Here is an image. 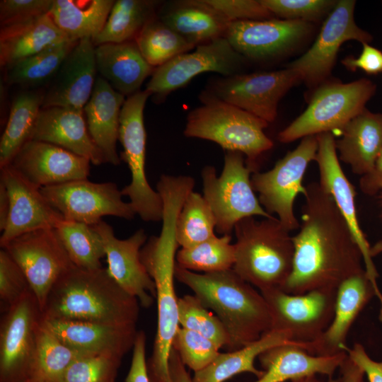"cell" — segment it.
<instances>
[{"mask_svg": "<svg viewBox=\"0 0 382 382\" xmlns=\"http://www.w3.org/2000/svg\"><path fill=\"white\" fill-rule=\"evenodd\" d=\"M161 1L116 0L100 34L93 40L95 46L134 40L143 28L156 18Z\"/></svg>", "mask_w": 382, "mask_h": 382, "instance_id": "cell-36", "label": "cell"}, {"mask_svg": "<svg viewBox=\"0 0 382 382\" xmlns=\"http://www.w3.org/2000/svg\"><path fill=\"white\" fill-rule=\"evenodd\" d=\"M230 23L273 18L260 0H204Z\"/></svg>", "mask_w": 382, "mask_h": 382, "instance_id": "cell-48", "label": "cell"}, {"mask_svg": "<svg viewBox=\"0 0 382 382\" xmlns=\"http://www.w3.org/2000/svg\"><path fill=\"white\" fill-rule=\"evenodd\" d=\"M313 31L312 23L273 18L232 22L225 37L246 59L265 62L290 53Z\"/></svg>", "mask_w": 382, "mask_h": 382, "instance_id": "cell-18", "label": "cell"}, {"mask_svg": "<svg viewBox=\"0 0 382 382\" xmlns=\"http://www.w3.org/2000/svg\"><path fill=\"white\" fill-rule=\"evenodd\" d=\"M272 316V330L289 332L291 340L309 343L317 340L333 318L337 289H319L301 294L281 289L260 291Z\"/></svg>", "mask_w": 382, "mask_h": 382, "instance_id": "cell-15", "label": "cell"}, {"mask_svg": "<svg viewBox=\"0 0 382 382\" xmlns=\"http://www.w3.org/2000/svg\"><path fill=\"white\" fill-rule=\"evenodd\" d=\"M10 212V197L3 182L0 180V230L6 227Z\"/></svg>", "mask_w": 382, "mask_h": 382, "instance_id": "cell-56", "label": "cell"}, {"mask_svg": "<svg viewBox=\"0 0 382 382\" xmlns=\"http://www.w3.org/2000/svg\"><path fill=\"white\" fill-rule=\"evenodd\" d=\"M308 345L285 344L262 352L258 359L263 375L253 382H284L303 377L323 374L330 382H335V371L347 357V352L332 356H317L308 353Z\"/></svg>", "mask_w": 382, "mask_h": 382, "instance_id": "cell-27", "label": "cell"}, {"mask_svg": "<svg viewBox=\"0 0 382 382\" xmlns=\"http://www.w3.org/2000/svg\"><path fill=\"white\" fill-rule=\"evenodd\" d=\"M53 0L0 1L1 27L23 22L48 14Z\"/></svg>", "mask_w": 382, "mask_h": 382, "instance_id": "cell-49", "label": "cell"}, {"mask_svg": "<svg viewBox=\"0 0 382 382\" xmlns=\"http://www.w3.org/2000/svg\"><path fill=\"white\" fill-rule=\"evenodd\" d=\"M355 5L354 0L337 1L312 46L286 66L296 71L311 91L329 80L343 43L348 40L361 44L371 42L372 35L354 21Z\"/></svg>", "mask_w": 382, "mask_h": 382, "instance_id": "cell-13", "label": "cell"}, {"mask_svg": "<svg viewBox=\"0 0 382 382\" xmlns=\"http://www.w3.org/2000/svg\"><path fill=\"white\" fill-rule=\"evenodd\" d=\"M140 303L122 289L107 268L73 267L53 286L42 318L98 323L137 325Z\"/></svg>", "mask_w": 382, "mask_h": 382, "instance_id": "cell-4", "label": "cell"}, {"mask_svg": "<svg viewBox=\"0 0 382 382\" xmlns=\"http://www.w3.org/2000/svg\"><path fill=\"white\" fill-rule=\"evenodd\" d=\"M71 40L49 14L1 27L0 66L3 69L54 45Z\"/></svg>", "mask_w": 382, "mask_h": 382, "instance_id": "cell-31", "label": "cell"}, {"mask_svg": "<svg viewBox=\"0 0 382 382\" xmlns=\"http://www.w3.org/2000/svg\"><path fill=\"white\" fill-rule=\"evenodd\" d=\"M122 358L112 354L83 355L68 367L61 382H115Z\"/></svg>", "mask_w": 382, "mask_h": 382, "instance_id": "cell-44", "label": "cell"}, {"mask_svg": "<svg viewBox=\"0 0 382 382\" xmlns=\"http://www.w3.org/2000/svg\"><path fill=\"white\" fill-rule=\"evenodd\" d=\"M95 56L100 76L126 98L140 91L155 69L145 60L135 40L96 46Z\"/></svg>", "mask_w": 382, "mask_h": 382, "instance_id": "cell-29", "label": "cell"}, {"mask_svg": "<svg viewBox=\"0 0 382 382\" xmlns=\"http://www.w3.org/2000/svg\"><path fill=\"white\" fill-rule=\"evenodd\" d=\"M236 241L233 270L263 291L281 289L293 267L294 246L289 231L274 216L239 221L234 227Z\"/></svg>", "mask_w": 382, "mask_h": 382, "instance_id": "cell-5", "label": "cell"}, {"mask_svg": "<svg viewBox=\"0 0 382 382\" xmlns=\"http://www.w3.org/2000/svg\"><path fill=\"white\" fill-rule=\"evenodd\" d=\"M21 382H50V381L36 379V378H27L25 380L22 381Z\"/></svg>", "mask_w": 382, "mask_h": 382, "instance_id": "cell-59", "label": "cell"}, {"mask_svg": "<svg viewBox=\"0 0 382 382\" xmlns=\"http://www.w3.org/2000/svg\"><path fill=\"white\" fill-rule=\"evenodd\" d=\"M231 235L214 236L190 248H181L176 254V264L184 269L212 273L232 269L235 246Z\"/></svg>", "mask_w": 382, "mask_h": 382, "instance_id": "cell-41", "label": "cell"}, {"mask_svg": "<svg viewBox=\"0 0 382 382\" xmlns=\"http://www.w3.org/2000/svg\"><path fill=\"white\" fill-rule=\"evenodd\" d=\"M318 148L317 135L307 136L266 172H255L251 183L267 213L275 214L281 224L291 231L300 224L294 214L296 196L303 194L302 181L309 163L315 160Z\"/></svg>", "mask_w": 382, "mask_h": 382, "instance_id": "cell-10", "label": "cell"}, {"mask_svg": "<svg viewBox=\"0 0 382 382\" xmlns=\"http://www.w3.org/2000/svg\"><path fill=\"white\" fill-rule=\"evenodd\" d=\"M340 382H365L364 371L347 355L340 367Z\"/></svg>", "mask_w": 382, "mask_h": 382, "instance_id": "cell-55", "label": "cell"}, {"mask_svg": "<svg viewBox=\"0 0 382 382\" xmlns=\"http://www.w3.org/2000/svg\"><path fill=\"white\" fill-rule=\"evenodd\" d=\"M125 96L104 79L97 76L91 96L83 108L89 134L103 155L105 163H120L117 152L120 117Z\"/></svg>", "mask_w": 382, "mask_h": 382, "instance_id": "cell-28", "label": "cell"}, {"mask_svg": "<svg viewBox=\"0 0 382 382\" xmlns=\"http://www.w3.org/2000/svg\"><path fill=\"white\" fill-rule=\"evenodd\" d=\"M151 94L146 91L126 98L120 112L119 138L123 151L120 160L130 170L131 182L121 190L128 197L136 214L145 221H159L163 217V201L159 192L148 183L146 171V134L144 122L146 102Z\"/></svg>", "mask_w": 382, "mask_h": 382, "instance_id": "cell-9", "label": "cell"}, {"mask_svg": "<svg viewBox=\"0 0 382 382\" xmlns=\"http://www.w3.org/2000/svg\"><path fill=\"white\" fill-rule=\"evenodd\" d=\"M42 325L65 344L86 354L124 357L133 349L137 325H115L76 320L43 318Z\"/></svg>", "mask_w": 382, "mask_h": 382, "instance_id": "cell-24", "label": "cell"}, {"mask_svg": "<svg viewBox=\"0 0 382 382\" xmlns=\"http://www.w3.org/2000/svg\"><path fill=\"white\" fill-rule=\"evenodd\" d=\"M0 180L10 197L9 216L0 237L1 248L22 234L40 228H55L64 219L47 202L40 189L10 164L1 168Z\"/></svg>", "mask_w": 382, "mask_h": 382, "instance_id": "cell-22", "label": "cell"}, {"mask_svg": "<svg viewBox=\"0 0 382 382\" xmlns=\"http://www.w3.org/2000/svg\"><path fill=\"white\" fill-rule=\"evenodd\" d=\"M114 0H53L48 13L71 40L96 37L108 18Z\"/></svg>", "mask_w": 382, "mask_h": 382, "instance_id": "cell-34", "label": "cell"}, {"mask_svg": "<svg viewBox=\"0 0 382 382\" xmlns=\"http://www.w3.org/2000/svg\"><path fill=\"white\" fill-rule=\"evenodd\" d=\"M50 205L66 220L93 226L105 216L132 219L136 215L130 202L122 199L117 184L93 183L88 178L40 188Z\"/></svg>", "mask_w": 382, "mask_h": 382, "instance_id": "cell-16", "label": "cell"}, {"mask_svg": "<svg viewBox=\"0 0 382 382\" xmlns=\"http://www.w3.org/2000/svg\"><path fill=\"white\" fill-rule=\"evenodd\" d=\"M382 253V241L376 242L371 247V255L373 257Z\"/></svg>", "mask_w": 382, "mask_h": 382, "instance_id": "cell-57", "label": "cell"}, {"mask_svg": "<svg viewBox=\"0 0 382 382\" xmlns=\"http://www.w3.org/2000/svg\"><path fill=\"white\" fill-rule=\"evenodd\" d=\"M146 337L143 330L138 331L133 347L130 369L125 382H150L146 361Z\"/></svg>", "mask_w": 382, "mask_h": 382, "instance_id": "cell-51", "label": "cell"}, {"mask_svg": "<svg viewBox=\"0 0 382 382\" xmlns=\"http://www.w3.org/2000/svg\"><path fill=\"white\" fill-rule=\"evenodd\" d=\"M178 320L180 327L200 334L220 348H228L230 339L224 325L195 295L178 298Z\"/></svg>", "mask_w": 382, "mask_h": 382, "instance_id": "cell-43", "label": "cell"}, {"mask_svg": "<svg viewBox=\"0 0 382 382\" xmlns=\"http://www.w3.org/2000/svg\"><path fill=\"white\" fill-rule=\"evenodd\" d=\"M300 82L297 72L286 67L213 79L204 91L270 123L277 116L280 100Z\"/></svg>", "mask_w": 382, "mask_h": 382, "instance_id": "cell-11", "label": "cell"}, {"mask_svg": "<svg viewBox=\"0 0 382 382\" xmlns=\"http://www.w3.org/2000/svg\"><path fill=\"white\" fill-rule=\"evenodd\" d=\"M1 248L23 270L42 313L53 286L75 266L55 228H40L22 234Z\"/></svg>", "mask_w": 382, "mask_h": 382, "instance_id": "cell-12", "label": "cell"}, {"mask_svg": "<svg viewBox=\"0 0 382 382\" xmlns=\"http://www.w3.org/2000/svg\"><path fill=\"white\" fill-rule=\"evenodd\" d=\"M303 195L301 224L292 236V271L281 289L291 294L337 289L365 270L361 250L332 196L319 183L307 185Z\"/></svg>", "mask_w": 382, "mask_h": 382, "instance_id": "cell-1", "label": "cell"}, {"mask_svg": "<svg viewBox=\"0 0 382 382\" xmlns=\"http://www.w3.org/2000/svg\"><path fill=\"white\" fill-rule=\"evenodd\" d=\"M158 192L163 201L161 231L158 236L150 237L141 250V261L155 284L158 311L156 335L147 366L150 382H170L169 357L180 327L178 298L174 286L179 246L175 226L190 190L182 183L168 181L158 186Z\"/></svg>", "mask_w": 382, "mask_h": 382, "instance_id": "cell-2", "label": "cell"}, {"mask_svg": "<svg viewBox=\"0 0 382 382\" xmlns=\"http://www.w3.org/2000/svg\"><path fill=\"white\" fill-rule=\"evenodd\" d=\"M254 171L246 164L244 155L226 151L222 171L217 176L214 166L202 170L203 196L216 221V231L231 235L235 225L250 216L272 218L261 206L251 183Z\"/></svg>", "mask_w": 382, "mask_h": 382, "instance_id": "cell-8", "label": "cell"}, {"mask_svg": "<svg viewBox=\"0 0 382 382\" xmlns=\"http://www.w3.org/2000/svg\"><path fill=\"white\" fill-rule=\"evenodd\" d=\"M216 221L203 195L190 192L187 196L176 221L175 233L178 245L190 248L214 236Z\"/></svg>", "mask_w": 382, "mask_h": 382, "instance_id": "cell-42", "label": "cell"}, {"mask_svg": "<svg viewBox=\"0 0 382 382\" xmlns=\"http://www.w3.org/2000/svg\"><path fill=\"white\" fill-rule=\"evenodd\" d=\"M93 226L104 243L110 275L122 289L137 298L141 306H151L155 284L141 259V250L147 241L145 231L140 228L129 238L119 239L105 221Z\"/></svg>", "mask_w": 382, "mask_h": 382, "instance_id": "cell-20", "label": "cell"}, {"mask_svg": "<svg viewBox=\"0 0 382 382\" xmlns=\"http://www.w3.org/2000/svg\"><path fill=\"white\" fill-rule=\"evenodd\" d=\"M84 116L83 110L74 108H42L30 139L57 145L100 165L104 158L89 134Z\"/></svg>", "mask_w": 382, "mask_h": 382, "instance_id": "cell-26", "label": "cell"}, {"mask_svg": "<svg viewBox=\"0 0 382 382\" xmlns=\"http://www.w3.org/2000/svg\"><path fill=\"white\" fill-rule=\"evenodd\" d=\"M342 64L352 71L361 69L368 74H377L382 71V52L364 43L358 57L349 56L342 60Z\"/></svg>", "mask_w": 382, "mask_h": 382, "instance_id": "cell-50", "label": "cell"}, {"mask_svg": "<svg viewBox=\"0 0 382 382\" xmlns=\"http://www.w3.org/2000/svg\"><path fill=\"white\" fill-rule=\"evenodd\" d=\"M200 106L187 116L184 135L209 140L226 151L246 156V164L254 171L256 161L273 146L264 129L268 122L202 91Z\"/></svg>", "mask_w": 382, "mask_h": 382, "instance_id": "cell-6", "label": "cell"}, {"mask_svg": "<svg viewBox=\"0 0 382 382\" xmlns=\"http://www.w3.org/2000/svg\"><path fill=\"white\" fill-rule=\"evenodd\" d=\"M341 132V139L335 141L338 158L362 176L371 170L382 151V114L365 108Z\"/></svg>", "mask_w": 382, "mask_h": 382, "instance_id": "cell-32", "label": "cell"}, {"mask_svg": "<svg viewBox=\"0 0 382 382\" xmlns=\"http://www.w3.org/2000/svg\"><path fill=\"white\" fill-rule=\"evenodd\" d=\"M95 47L91 38L78 40L47 86L42 108L83 110L97 79Z\"/></svg>", "mask_w": 382, "mask_h": 382, "instance_id": "cell-23", "label": "cell"}, {"mask_svg": "<svg viewBox=\"0 0 382 382\" xmlns=\"http://www.w3.org/2000/svg\"><path fill=\"white\" fill-rule=\"evenodd\" d=\"M376 291L364 270L345 280L337 288L335 313L326 330L309 342L307 352L317 356L346 352L349 331L364 307Z\"/></svg>", "mask_w": 382, "mask_h": 382, "instance_id": "cell-25", "label": "cell"}, {"mask_svg": "<svg viewBox=\"0 0 382 382\" xmlns=\"http://www.w3.org/2000/svg\"><path fill=\"white\" fill-rule=\"evenodd\" d=\"M291 382H322V381H320L316 377V375H313V376H308L303 377V378H298L296 380H293Z\"/></svg>", "mask_w": 382, "mask_h": 382, "instance_id": "cell-58", "label": "cell"}, {"mask_svg": "<svg viewBox=\"0 0 382 382\" xmlns=\"http://www.w3.org/2000/svg\"><path fill=\"white\" fill-rule=\"evenodd\" d=\"M170 382H193L177 352L172 348L169 357Z\"/></svg>", "mask_w": 382, "mask_h": 382, "instance_id": "cell-54", "label": "cell"}, {"mask_svg": "<svg viewBox=\"0 0 382 382\" xmlns=\"http://www.w3.org/2000/svg\"><path fill=\"white\" fill-rule=\"evenodd\" d=\"M175 277L221 320L229 336L228 351L241 349L272 330L271 313L262 294L233 269L198 273L176 264Z\"/></svg>", "mask_w": 382, "mask_h": 382, "instance_id": "cell-3", "label": "cell"}, {"mask_svg": "<svg viewBox=\"0 0 382 382\" xmlns=\"http://www.w3.org/2000/svg\"><path fill=\"white\" fill-rule=\"evenodd\" d=\"M318 148L315 158L319 170L320 186L332 197L337 207L347 221L357 243L364 260L365 271L373 284L376 296L382 300L376 284L378 274L372 260L371 246L364 234L358 221L355 190L344 173L336 149V140L332 132L317 135Z\"/></svg>", "mask_w": 382, "mask_h": 382, "instance_id": "cell-19", "label": "cell"}, {"mask_svg": "<svg viewBox=\"0 0 382 382\" xmlns=\"http://www.w3.org/2000/svg\"><path fill=\"white\" fill-rule=\"evenodd\" d=\"M285 344H303L294 342L287 331L272 330L259 340L241 349L221 353L204 369L195 372L193 382H224L239 374L248 372L260 378L264 371L255 366V360L265 351Z\"/></svg>", "mask_w": 382, "mask_h": 382, "instance_id": "cell-33", "label": "cell"}, {"mask_svg": "<svg viewBox=\"0 0 382 382\" xmlns=\"http://www.w3.org/2000/svg\"><path fill=\"white\" fill-rule=\"evenodd\" d=\"M349 357L356 363L367 376L369 382H382V361L370 358L364 347L359 343L345 349Z\"/></svg>", "mask_w": 382, "mask_h": 382, "instance_id": "cell-52", "label": "cell"}, {"mask_svg": "<svg viewBox=\"0 0 382 382\" xmlns=\"http://www.w3.org/2000/svg\"><path fill=\"white\" fill-rule=\"evenodd\" d=\"M41 316L31 289L4 311L0 325V382H21L29 377Z\"/></svg>", "mask_w": 382, "mask_h": 382, "instance_id": "cell-17", "label": "cell"}, {"mask_svg": "<svg viewBox=\"0 0 382 382\" xmlns=\"http://www.w3.org/2000/svg\"><path fill=\"white\" fill-rule=\"evenodd\" d=\"M359 187L362 192L369 196L382 190V151L371 170L361 176Z\"/></svg>", "mask_w": 382, "mask_h": 382, "instance_id": "cell-53", "label": "cell"}, {"mask_svg": "<svg viewBox=\"0 0 382 382\" xmlns=\"http://www.w3.org/2000/svg\"><path fill=\"white\" fill-rule=\"evenodd\" d=\"M375 83L367 79L349 83L328 80L311 91L306 109L278 134L282 143L342 129L361 112L374 95Z\"/></svg>", "mask_w": 382, "mask_h": 382, "instance_id": "cell-7", "label": "cell"}, {"mask_svg": "<svg viewBox=\"0 0 382 382\" xmlns=\"http://www.w3.org/2000/svg\"><path fill=\"white\" fill-rule=\"evenodd\" d=\"M157 16L195 47L225 37L231 23L204 0L168 1Z\"/></svg>", "mask_w": 382, "mask_h": 382, "instance_id": "cell-30", "label": "cell"}, {"mask_svg": "<svg viewBox=\"0 0 382 382\" xmlns=\"http://www.w3.org/2000/svg\"><path fill=\"white\" fill-rule=\"evenodd\" d=\"M83 355L86 354L65 344L40 322L36 332L34 362L28 378L61 382L68 367Z\"/></svg>", "mask_w": 382, "mask_h": 382, "instance_id": "cell-38", "label": "cell"}, {"mask_svg": "<svg viewBox=\"0 0 382 382\" xmlns=\"http://www.w3.org/2000/svg\"><path fill=\"white\" fill-rule=\"evenodd\" d=\"M30 289L21 268L3 248L0 250V300L3 311L18 301Z\"/></svg>", "mask_w": 382, "mask_h": 382, "instance_id": "cell-47", "label": "cell"}, {"mask_svg": "<svg viewBox=\"0 0 382 382\" xmlns=\"http://www.w3.org/2000/svg\"><path fill=\"white\" fill-rule=\"evenodd\" d=\"M55 229L76 267L86 270L103 267L101 259L105 256L104 243L94 226L63 219Z\"/></svg>", "mask_w": 382, "mask_h": 382, "instance_id": "cell-39", "label": "cell"}, {"mask_svg": "<svg viewBox=\"0 0 382 382\" xmlns=\"http://www.w3.org/2000/svg\"><path fill=\"white\" fill-rule=\"evenodd\" d=\"M273 15L286 20L312 23L328 15L336 5L332 0H260Z\"/></svg>", "mask_w": 382, "mask_h": 382, "instance_id": "cell-46", "label": "cell"}, {"mask_svg": "<svg viewBox=\"0 0 382 382\" xmlns=\"http://www.w3.org/2000/svg\"><path fill=\"white\" fill-rule=\"evenodd\" d=\"M91 161L57 145L30 139L10 165L38 188L88 178Z\"/></svg>", "mask_w": 382, "mask_h": 382, "instance_id": "cell-21", "label": "cell"}, {"mask_svg": "<svg viewBox=\"0 0 382 382\" xmlns=\"http://www.w3.org/2000/svg\"><path fill=\"white\" fill-rule=\"evenodd\" d=\"M77 42L68 40L54 45L5 68L4 81L23 90L40 89L47 86Z\"/></svg>", "mask_w": 382, "mask_h": 382, "instance_id": "cell-37", "label": "cell"}, {"mask_svg": "<svg viewBox=\"0 0 382 382\" xmlns=\"http://www.w3.org/2000/svg\"><path fill=\"white\" fill-rule=\"evenodd\" d=\"M172 348L178 354L183 364L195 372L211 364L220 354V347L200 334L179 327Z\"/></svg>", "mask_w": 382, "mask_h": 382, "instance_id": "cell-45", "label": "cell"}, {"mask_svg": "<svg viewBox=\"0 0 382 382\" xmlns=\"http://www.w3.org/2000/svg\"><path fill=\"white\" fill-rule=\"evenodd\" d=\"M45 90H23L13 99L0 140V168L10 164L29 140L42 108Z\"/></svg>", "mask_w": 382, "mask_h": 382, "instance_id": "cell-35", "label": "cell"}, {"mask_svg": "<svg viewBox=\"0 0 382 382\" xmlns=\"http://www.w3.org/2000/svg\"><path fill=\"white\" fill-rule=\"evenodd\" d=\"M246 61L225 37H220L197 45L194 51L180 54L155 68L146 90L156 101L161 102L200 74L216 72L222 76L241 74Z\"/></svg>", "mask_w": 382, "mask_h": 382, "instance_id": "cell-14", "label": "cell"}, {"mask_svg": "<svg viewBox=\"0 0 382 382\" xmlns=\"http://www.w3.org/2000/svg\"><path fill=\"white\" fill-rule=\"evenodd\" d=\"M134 40L145 60L154 68L196 47L158 16L143 28Z\"/></svg>", "mask_w": 382, "mask_h": 382, "instance_id": "cell-40", "label": "cell"}]
</instances>
